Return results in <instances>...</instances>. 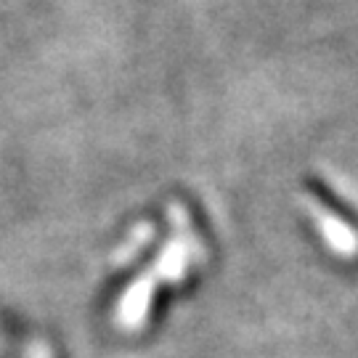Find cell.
I'll list each match as a JSON object with an SVG mask.
<instances>
[{
  "instance_id": "1",
  "label": "cell",
  "mask_w": 358,
  "mask_h": 358,
  "mask_svg": "<svg viewBox=\"0 0 358 358\" xmlns=\"http://www.w3.org/2000/svg\"><path fill=\"white\" fill-rule=\"evenodd\" d=\"M300 205H303V210H308L316 231L321 234V239L327 242V247L332 252H337L340 257L358 255V234L353 226H348L345 220H340L329 207H324L310 194H300Z\"/></svg>"
},
{
  "instance_id": "2",
  "label": "cell",
  "mask_w": 358,
  "mask_h": 358,
  "mask_svg": "<svg viewBox=\"0 0 358 358\" xmlns=\"http://www.w3.org/2000/svg\"><path fill=\"white\" fill-rule=\"evenodd\" d=\"M149 239H152V226H149V223H141V226H138V229L128 236V242L117 250V255H115L117 266H125V263H130V260H133V255H136V252H138V250H141Z\"/></svg>"
},
{
  "instance_id": "3",
  "label": "cell",
  "mask_w": 358,
  "mask_h": 358,
  "mask_svg": "<svg viewBox=\"0 0 358 358\" xmlns=\"http://www.w3.org/2000/svg\"><path fill=\"white\" fill-rule=\"evenodd\" d=\"M332 186H334V189H337V194H343V199H348V196H345L348 189H345V186H343V183H332ZM350 202H353V207H356V210H358V199H356V196H350Z\"/></svg>"
}]
</instances>
